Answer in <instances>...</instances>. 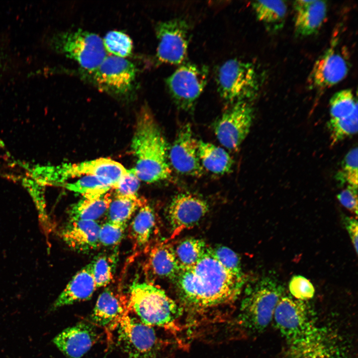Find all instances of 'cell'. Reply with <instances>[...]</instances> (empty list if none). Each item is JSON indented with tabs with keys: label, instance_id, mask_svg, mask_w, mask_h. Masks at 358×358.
<instances>
[{
	"label": "cell",
	"instance_id": "cell-38",
	"mask_svg": "<svg viewBox=\"0 0 358 358\" xmlns=\"http://www.w3.org/2000/svg\"><path fill=\"white\" fill-rule=\"evenodd\" d=\"M289 289L294 298L304 301L312 298L315 293L312 283L306 277L299 275L292 277L289 283Z\"/></svg>",
	"mask_w": 358,
	"mask_h": 358
},
{
	"label": "cell",
	"instance_id": "cell-1",
	"mask_svg": "<svg viewBox=\"0 0 358 358\" xmlns=\"http://www.w3.org/2000/svg\"><path fill=\"white\" fill-rule=\"evenodd\" d=\"M244 277L225 268L207 247L197 263L180 270L176 279L177 292L183 304L201 310L223 304L236 298L244 284Z\"/></svg>",
	"mask_w": 358,
	"mask_h": 358
},
{
	"label": "cell",
	"instance_id": "cell-24",
	"mask_svg": "<svg viewBox=\"0 0 358 358\" xmlns=\"http://www.w3.org/2000/svg\"><path fill=\"white\" fill-rule=\"evenodd\" d=\"M154 210L147 202L138 210L129 226V235L134 249H140L149 243L155 228Z\"/></svg>",
	"mask_w": 358,
	"mask_h": 358
},
{
	"label": "cell",
	"instance_id": "cell-6",
	"mask_svg": "<svg viewBox=\"0 0 358 358\" xmlns=\"http://www.w3.org/2000/svg\"><path fill=\"white\" fill-rule=\"evenodd\" d=\"M216 81L218 91L225 101L234 104L255 97L259 81L254 66L236 59L223 63L218 69Z\"/></svg>",
	"mask_w": 358,
	"mask_h": 358
},
{
	"label": "cell",
	"instance_id": "cell-16",
	"mask_svg": "<svg viewBox=\"0 0 358 358\" xmlns=\"http://www.w3.org/2000/svg\"><path fill=\"white\" fill-rule=\"evenodd\" d=\"M209 206L202 198L189 193L175 196L167 210L173 235L197 223L207 213Z\"/></svg>",
	"mask_w": 358,
	"mask_h": 358
},
{
	"label": "cell",
	"instance_id": "cell-13",
	"mask_svg": "<svg viewBox=\"0 0 358 358\" xmlns=\"http://www.w3.org/2000/svg\"><path fill=\"white\" fill-rule=\"evenodd\" d=\"M158 40V60L164 63L178 65L186 58L189 41V26L181 18L161 21L156 26Z\"/></svg>",
	"mask_w": 358,
	"mask_h": 358
},
{
	"label": "cell",
	"instance_id": "cell-26",
	"mask_svg": "<svg viewBox=\"0 0 358 358\" xmlns=\"http://www.w3.org/2000/svg\"><path fill=\"white\" fill-rule=\"evenodd\" d=\"M198 153L203 168L217 175L230 172L233 161L223 148L211 143L198 141Z\"/></svg>",
	"mask_w": 358,
	"mask_h": 358
},
{
	"label": "cell",
	"instance_id": "cell-4",
	"mask_svg": "<svg viewBox=\"0 0 358 358\" xmlns=\"http://www.w3.org/2000/svg\"><path fill=\"white\" fill-rule=\"evenodd\" d=\"M129 310L150 326H168L181 314L180 308L159 287L135 280L129 287Z\"/></svg>",
	"mask_w": 358,
	"mask_h": 358
},
{
	"label": "cell",
	"instance_id": "cell-37",
	"mask_svg": "<svg viewBox=\"0 0 358 358\" xmlns=\"http://www.w3.org/2000/svg\"><path fill=\"white\" fill-rule=\"evenodd\" d=\"M213 250L218 260L225 268L235 275L244 277L240 259L234 251L225 246H219Z\"/></svg>",
	"mask_w": 358,
	"mask_h": 358
},
{
	"label": "cell",
	"instance_id": "cell-33",
	"mask_svg": "<svg viewBox=\"0 0 358 358\" xmlns=\"http://www.w3.org/2000/svg\"><path fill=\"white\" fill-rule=\"evenodd\" d=\"M90 263L97 288L108 285L113 277L115 256L99 254Z\"/></svg>",
	"mask_w": 358,
	"mask_h": 358
},
{
	"label": "cell",
	"instance_id": "cell-2",
	"mask_svg": "<svg viewBox=\"0 0 358 358\" xmlns=\"http://www.w3.org/2000/svg\"><path fill=\"white\" fill-rule=\"evenodd\" d=\"M131 147L136 160L134 169L140 180L154 183L171 179L168 143L146 105L139 112Z\"/></svg>",
	"mask_w": 358,
	"mask_h": 358
},
{
	"label": "cell",
	"instance_id": "cell-32",
	"mask_svg": "<svg viewBox=\"0 0 358 358\" xmlns=\"http://www.w3.org/2000/svg\"><path fill=\"white\" fill-rule=\"evenodd\" d=\"M358 112V110L344 118L329 119L327 127L330 135L332 145H334L357 133Z\"/></svg>",
	"mask_w": 358,
	"mask_h": 358
},
{
	"label": "cell",
	"instance_id": "cell-3",
	"mask_svg": "<svg viewBox=\"0 0 358 358\" xmlns=\"http://www.w3.org/2000/svg\"><path fill=\"white\" fill-rule=\"evenodd\" d=\"M284 292L283 286L274 278H262L249 289L241 302L237 318L240 326L251 333L265 330Z\"/></svg>",
	"mask_w": 358,
	"mask_h": 358
},
{
	"label": "cell",
	"instance_id": "cell-31",
	"mask_svg": "<svg viewBox=\"0 0 358 358\" xmlns=\"http://www.w3.org/2000/svg\"><path fill=\"white\" fill-rule=\"evenodd\" d=\"M329 104L330 119L344 118L358 110L357 100L350 89L336 92L331 98Z\"/></svg>",
	"mask_w": 358,
	"mask_h": 358
},
{
	"label": "cell",
	"instance_id": "cell-19",
	"mask_svg": "<svg viewBox=\"0 0 358 358\" xmlns=\"http://www.w3.org/2000/svg\"><path fill=\"white\" fill-rule=\"evenodd\" d=\"M128 310V299L107 288L97 298L90 315V323L95 326L114 330Z\"/></svg>",
	"mask_w": 358,
	"mask_h": 358
},
{
	"label": "cell",
	"instance_id": "cell-22",
	"mask_svg": "<svg viewBox=\"0 0 358 358\" xmlns=\"http://www.w3.org/2000/svg\"><path fill=\"white\" fill-rule=\"evenodd\" d=\"M294 8L296 33L301 36H308L321 27L327 16L328 6L326 1L306 0L295 1Z\"/></svg>",
	"mask_w": 358,
	"mask_h": 358
},
{
	"label": "cell",
	"instance_id": "cell-7",
	"mask_svg": "<svg viewBox=\"0 0 358 358\" xmlns=\"http://www.w3.org/2000/svg\"><path fill=\"white\" fill-rule=\"evenodd\" d=\"M114 330L116 344L125 358H159L162 344L152 327L128 313Z\"/></svg>",
	"mask_w": 358,
	"mask_h": 358
},
{
	"label": "cell",
	"instance_id": "cell-20",
	"mask_svg": "<svg viewBox=\"0 0 358 358\" xmlns=\"http://www.w3.org/2000/svg\"><path fill=\"white\" fill-rule=\"evenodd\" d=\"M100 225L97 221L69 219L60 232L64 242L71 249L87 253L96 249Z\"/></svg>",
	"mask_w": 358,
	"mask_h": 358
},
{
	"label": "cell",
	"instance_id": "cell-36",
	"mask_svg": "<svg viewBox=\"0 0 358 358\" xmlns=\"http://www.w3.org/2000/svg\"><path fill=\"white\" fill-rule=\"evenodd\" d=\"M127 225L109 221L101 225L99 231V245L114 247L119 244L123 238Z\"/></svg>",
	"mask_w": 358,
	"mask_h": 358
},
{
	"label": "cell",
	"instance_id": "cell-18",
	"mask_svg": "<svg viewBox=\"0 0 358 358\" xmlns=\"http://www.w3.org/2000/svg\"><path fill=\"white\" fill-rule=\"evenodd\" d=\"M99 335L94 325L81 322L58 334L53 342L68 358H81L98 341Z\"/></svg>",
	"mask_w": 358,
	"mask_h": 358
},
{
	"label": "cell",
	"instance_id": "cell-34",
	"mask_svg": "<svg viewBox=\"0 0 358 358\" xmlns=\"http://www.w3.org/2000/svg\"><path fill=\"white\" fill-rule=\"evenodd\" d=\"M105 50L111 55L125 58L131 53L133 44L131 39L125 33L117 30L107 32L104 36Z\"/></svg>",
	"mask_w": 358,
	"mask_h": 358
},
{
	"label": "cell",
	"instance_id": "cell-5",
	"mask_svg": "<svg viewBox=\"0 0 358 358\" xmlns=\"http://www.w3.org/2000/svg\"><path fill=\"white\" fill-rule=\"evenodd\" d=\"M50 44L56 51L76 61L88 73L107 56L102 39L81 29L57 33L51 37Z\"/></svg>",
	"mask_w": 358,
	"mask_h": 358
},
{
	"label": "cell",
	"instance_id": "cell-28",
	"mask_svg": "<svg viewBox=\"0 0 358 358\" xmlns=\"http://www.w3.org/2000/svg\"><path fill=\"white\" fill-rule=\"evenodd\" d=\"M257 19L273 29L282 27L287 13V4L282 0H257L252 3Z\"/></svg>",
	"mask_w": 358,
	"mask_h": 358
},
{
	"label": "cell",
	"instance_id": "cell-23",
	"mask_svg": "<svg viewBox=\"0 0 358 358\" xmlns=\"http://www.w3.org/2000/svg\"><path fill=\"white\" fill-rule=\"evenodd\" d=\"M147 272L152 276L174 280L179 268L172 246L166 243L155 245L150 251L145 264Z\"/></svg>",
	"mask_w": 358,
	"mask_h": 358
},
{
	"label": "cell",
	"instance_id": "cell-41",
	"mask_svg": "<svg viewBox=\"0 0 358 358\" xmlns=\"http://www.w3.org/2000/svg\"><path fill=\"white\" fill-rule=\"evenodd\" d=\"M344 224L349 235L356 254H358V221L352 217H345Z\"/></svg>",
	"mask_w": 358,
	"mask_h": 358
},
{
	"label": "cell",
	"instance_id": "cell-27",
	"mask_svg": "<svg viewBox=\"0 0 358 358\" xmlns=\"http://www.w3.org/2000/svg\"><path fill=\"white\" fill-rule=\"evenodd\" d=\"M146 202L147 200L145 199L139 197L137 194H115L112 198L106 213L107 221L127 225L135 212Z\"/></svg>",
	"mask_w": 358,
	"mask_h": 358
},
{
	"label": "cell",
	"instance_id": "cell-25",
	"mask_svg": "<svg viewBox=\"0 0 358 358\" xmlns=\"http://www.w3.org/2000/svg\"><path fill=\"white\" fill-rule=\"evenodd\" d=\"M112 198L108 192L99 196L83 197L69 209V219L96 221L106 215Z\"/></svg>",
	"mask_w": 358,
	"mask_h": 358
},
{
	"label": "cell",
	"instance_id": "cell-8",
	"mask_svg": "<svg viewBox=\"0 0 358 358\" xmlns=\"http://www.w3.org/2000/svg\"><path fill=\"white\" fill-rule=\"evenodd\" d=\"M274 325L288 344L313 332L318 327L314 312L306 301L283 296L275 308Z\"/></svg>",
	"mask_w": 358,
	"mask_h": 358
},
{
	"label": "cell",
	"instance_id": "cell-40",
	"mask_svg": "<svg viewBox=\"0 0 358 358\" xmlns=\"http://www.w3.org/2000/svg\"><path fill=\"white\" fill-rule=\"evenodd\" d=\"M337 198L343 206L358 215V187L348 185L337 195Z\"/></svg>",
	"mask_w": 358,
	"mask_h": 358
},
{
	"label": "cell",
	"instance_id": "cell-12",
	"mask_svg": "<svg viewBox=\"0 0 358 358\" xmlns=\"http://www.w3.org/2000/svg\"><path fill=\"white\" fill-rule=\"evenodd\" d=\"M254 115V109L248 101L233 104L214 123L221 144L230 150L238 149L250 132Z\"/></svg>",
	"mask_w": 358,
	"mask_h": 358
},
{
	"label": "cell",
	"instance_id": "cell-14",
	"mask_svg": "<svg viewBox=\"0 0 358 358\" xmlns=\"http://www.w3.org/2000/svg\"><path fill=\"white\" fill-rule=\"evenodd\" d=\"M127 171L123 165L116 161L109 158H100L78 163H66L52 167L51 179L54 183H59L63 182L70 178L93 176L111 181L114 185V188Z\"/></svg>",
	"mask_w": 358,
	"mask_h": 358
},
{
	"label": "cell",
	"instance_id": "cell-11",
	"mask_svg": "<svg viewBox=\"0 0 358 358\" xmlns=\"http://www.w3.org/2000/svg\"><path fill=\"white\" fill-rule=\"evenodd\" d=\"M288 346L287 358H349L343 339L326 327L318 326L311 334Z\"/></svg>",
	"mask_w": 358,
	"mask_h": 358
},
{
	"label": "cell",
	"instance_id": "cell-30",
	"mask_svg": "<svg viewBox=\"0 0 358 358\" xmlns=\"http://www.w3.org/2000/svg\"><path fill=\"white\" fill-rule=\"evenodd\" d=\"M113 184L107 179L93 176H84L74 182L65 185L68 190L80 194L83 197L104 194L113 189Z\"/></svg>",
	"mask_w": 358,
	"mask_h": 358
},
{
	"label": "cell",
	"instance_id": "cell-35",
	"mask_svg": "<svg viewBox=\"0 0 358 358\" xmlns=\"http://www.w3.org/2000/svg\"><path fill=\"white\" fill-rule=\"evenodd\" d=\"M358 148H354L345 156L342 169L337 175V179L341 183L358 187Z\"/></svg>",
	"mask_w": 358,
	"mask_h": 358
},
{
	"label": "cell",
	"instance_id": "cell-9",
	"mask_svg": "<svg viewBox=\"0 0 358 358\" xmlns=\"http://www.w3.org/2000/svg\"><path fill=\"white\" fill-rule=\"evenodd\" d=\"M136 68L126 58L107 56L93 71L88 73L100 90L117 96H126L135 86Z\"/></svg>",
	"mask_w": 358,
	"mask_h": 358
},
{
	"label": "cell",
	"instance_id": "cell-21",
	"mask_svg": "<svg viewBox=\"0 0 358 358\" xmlns=\"http://www.w3.org/2000/svg\"><path fill=\"white\" fill-rule=\"evenodd\" d=\"M97 289L90 263L80 269L71 279L52 305L50 310L88 300Z\"/></svg>",
	"mask_w": 358,
	"mask_h": 358
},
{
	"label": "cell",
	"instance_id": "cell-39",
	"mask_svg": "<svg viewBox=\"0 0 358 358\" xmlns=\"http://www.w3.org/2000/svg\"><path fill=\"white\" fill-rule=\"evenodd\" d=\"M140 179L137 175L134 169L127 171L116 183L114 187L115 194L120 195H132L137 194L140 186Z\"/></svg>",
	"mask_w": 358,
	"mask_h": 358
},
{
	"label": "cell",
	"instance_id": "cell-10",
	"mask_svg": "<svg viewBox=\"0 0 358 358\" xmlns=\"http://www.w3.org/2000/svg\"><path fill=\"white\" fill-rule=\"evenodd\" d=\"M208 73L206 66L188 63L181 65L167 78L168 90L178 107L185 111L193 109L206 86Z\"/></svg>",
	"mask_w": 358,
	"mask_h": 358
},
{
	"label": "cell",
	"instance_id": "cell-29",
	"mask_svg": "<svg viewBox=\"0 0 358 358\" xmlns=\"http://www.w3.org/2000/svg\"><path fill=\"white\" fill-rule=\"evenodd\" d=\"M207 247L202 240L187 238L172 246L174 255L179 270L191 268L195 265L205 252Z\"/></svg>",
	"mask_w": 358,
	"mask_h": 358
},
{
	"label": "cell",
	"instance_id": "cell-17",
	"mask_svg": "<svg viewBox=\"0 0 358 358\" xmlns=\"http://www.w3.org/2000/svg\"><path fill=\"white\" fill-rule=\"evenodd\" d=\"M348 72L349 66L345 58L336 48L331 47L314 63L309 83L314 89H325L342 81Z\"/></svg>",
	"mask_w": 358,
	"mask_h": 358
},
{
	"label": "cell",
	"instance_id": "cell-15",
	"mask_svg": "<svg viewBox=\"0 0 358 358\" xmlns=\"http://www.w3.org/2000/svg\"><path fill=\"white\" fill-rule=\"evenodd\" d=\"M170 165L179 173L200 177L203 174L198 153V141L194 137L191 127L185 124L179 128L169 151Z\"/></svg>",
	"mask_w": 358,
	"mask_h": 358
}]
</instances>
